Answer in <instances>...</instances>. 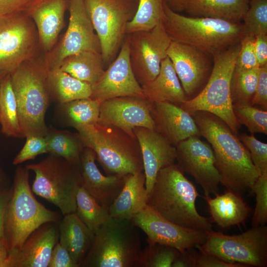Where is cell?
<instances>
[{"mask_svg": "<svg viewBox=\"0 0 267 267\" xmlns=\"http://www.w3.org/2000/svg\"><path fill=\"white\" fill-rule=\"evenodd\" d=\"M171 267H194L193 262L188 251L180 252L178 257L173 263Z\"/></svg>", "mask_w": 267, "mask_h": 267, "instance_id": "cell-51", "label": "cell"}, {"mask_svg": "<svg viewBox=\"0 0 267 267\" xmlns=\"http://www.w3.org/2000/svg\"><path fill=\"white\" fill-rule=\"evenodd\" d=\"M128 37L132 67L141 86L158 74L172 40L162 22L149 30L134 32Z\"/></svg>", "mask_w": 267, "mask_h": 267, "instance_id": "cell-14", "label": "cell"}, {"mask_svg": "<svg viewBox=\"0 0 267 267\" xmlns=\"http://www.w3.org/2000/svg\"><path fill=\"white\" fill-rule=\"evenodd\" d=\"M248 7L249 0H181L179 12H185L190 17L240 23Z\"/></svg>", "mask_w": 267, "mask_h": 267, "instance_id": "cell-26", "label": "cell"}, {"mask_svg": "<svg viewBox=\"0 0 267 267\" xmlns=\"http://www.w3.org/2000/svg\"><path fill=\"white\" fill-rule=\"evenodd\" d=\"M25 143L13 161L15 165L34 159L39 155L47 153V143L44 136L36 135L26 136Z\"/></svg>", "mask_w": 267, "mask_h": 267, "instance_id": "cell-43", "label": "cell"}, {"mask_svg": "<svg viewBox=\"0 0 267 267\" xmlns=\"http://www.w3.org/2000/svg\"><path fill=\"white\" fill-rule=\"evenodd\" d=\"M147 235L148 244H160L177 249L181 253L202 245L205 231L185 227L165 219L146 205L131 220Z\"/></svg>", "mask_w": 267, "mask_h": 267, "instance_id": "cell-15", "label": "cell"}, {"mask_svg": "<svg viewBox=\"0 0 267 267\" xmlns=\"http://www.w3.org/2000/svg\"><path fill=\"white\" fill-rule=\"evenodd\" d=\"M239 138L249 151L251 159L261 173L267 171V144L257 139L251 134L243 133Z\"/></svg>", "mask_w": 267, "mask_h": 267, "instance_id": "cell-42", "label": "cell"}, {"mask_svg": "<svg viewBox=\"0 0 267 267\" xmlns=\"http://www.w3.org/2000/svg\"><path fill=\"white\" fill-rule=\"evenodd\" d=\"M147 193L144 172L127 176L119 195L109 208L112 218L131 220L146 205Z\"/></svg>", "mask_w": 267, "mask_h": 267, "instance_id": "cell-27", "label": "cell"}, {"mask_svg": "<svg viewBox=\"0 0 267 267\" xmlns=\"http://www.w3.org/2000/svg\"><path fill=\"white\" fill-rule=\"evenodd\" d=\"M151 114L155 130L175 146L189 137L201 136L192 115L179 106L167 102H151Z\"/></svg>", "mask_w": 267, "mask_h": 267, "instance_id": "cell-23", "label": "cell"}, {"mask_svg": "<svg viewBox=\"0 0 267 267\" xmlns=\"http://www.w3.org/2000/svg\"><path fill=\"white\" fill-rule=\"evenodd\" d=\"M88 15L98 38L104 64L116 57L126 35L127 24L134 16L136 0H84Z\"/></svg>", "mask_w": 267, "mask_h": 267, "instance_id": "cell-10", "label": "cell"}, {"mask_svg": "<svg viewBox=\"0 0 267 267\" xmlns=\"http://www.w3.org/2000/svg\"><path fill=\"white\" fill-rule=\"evenodd\" d=\"M26 168L35 174L33 192L58 207L63 216L76 212V195L81 186L79 164L49 154Z\"/></svg>", "mask_w": 267, "mask_h": 267, "instance_id": "cell-9", "label": "cell"}, {"mask_svg": "<svg viewBox=\"0 0 267 267\" xmlns=\"http://www.w3.org/2000/svg\"><path fill=\"white\" fill-rule=\"evenodd\" d=\"M205 242L196 247L201 253L231 263L267 267V226L252 227L243 233L228 235L213 229L206 231Z\"/></svg>", "mask_w": 267, "mask_h": 267, "instance_id": "cell-11", "label": "cell"}, {"mask_svg": "<svg viewBox=\"0 0 267 267\" xmlns=\"http://www.w3.org/2000/svg\"><path fill=\"white\" fill-rule=\"evenodd\" d=\"M40 48L36 27L26 13L0 16V71L10 74L39 56Z\"/></svg>", "mask_w": 267, "mask_h": 267, "instance_id": "cell-12", "label": "cell"}, {"mask_svg": "<svg viewBox=\"0 0 267 267\" xmlns=\"http://www.w3.org/2000/svg\"><path fill=\"white\" fill-rule=\"evenodd\" d=\"M29 177V170L26 167H17L5 214L4 232L9 252L20 248L43 224L59 220L56 212L48 209L36 199Z\"/></svg>", "mask_w": 267, "mask_h": 267, "instance_id": "cell-5", "label": "cell"}, {"mask_svg": "<svg viewBox=\"0 0 267 267\" xmlns=\"http://www.w3.org/2000/svg\"><path fill=\"white\" fill-rule=\"evenodd\" d=\"M9 198L7 193L5 192L0 193V243L7 246L4 232V220L6 207Z\"/></svg>", "mask_w": 267, "mask_h": 267, "instance_id": "cell-50", "label": "cell"}, {"mask_svg": "<svg viewBox=\"0 0 267 267\" xmlns=\"http://www.w3.org/2000/svg\"><path fill=\"white\" fill-rule=\"evenodd\" d=\"M123 96L144 98L141 86L132 67L128 36L124 39L115 58L105 70L99 81L92 86L90 98L101 103L110 98Z\"/></svg>", "mask_w": 267, "mask_h": 267, "instance_id": "cell-18", "label": "cell"}, {"mask_svg": "<svg viewBox=\"0 0 267 267\" xmlns=\"http://www.w3.org/2000/svg\"><path fill=\"white\" fill-rule=\"evenodd\" d=\"M55 222L35 230L18 249L9 252L5 267H48L51 252L59 239Z\"/></svg>", "mask_w": 267, "mask_h": 267, "instance_id": "cell-22", "label": "cell"}, {"mask_svg": "<svg viewBox=\"0 0 267 267\" xmlns=\"http://www.w3.org/2000/svg\"><path fill=\"white\" fill-rule=\"evenodd\" d=\"M254 48L259 67L267 65V34L255 37Z\"/></svg>", "mask_w": 267, "mask_h": 267, "instance_id": "cell-49", "label": "cell"}, {"mask_svg": "<svg viewBox=\"0 0 267 267\" xmlns=\"http://www.w3.org/2000/svg\"><path fill=\"white\" fill-rule=\"evenodd\" d=\"M9 251L6 245L0 243V267H5Z\"/></svg>", "mask_w": 267, "mask_h": 267, "instance_id": "cell-52", "label": "cell"}, {"mask_svg": "<svg viewBox=\"0 0 267 267\" xmlns=\"http://www.w3.org/2000/svg\"><path fill=\"white\" fill-rule=\"evenodd\" d=\"M151 104L144 98L133 96L104 100L100 103L98 122L114 126L136 138L134 131L137 127L155 130Z\"/></svg>", "mask_w": 267, "mask_h": 267, "instance_id": "cell-19", "label": "cell"}, {"mask_svg": "<svg viewBox=\"0 0 267 267\" xmlns=\"http://www.w3.org/2000/svg\"><path fill=\"white\" fill-rule=\"evenodd\" d=\"M48 87L50 98L58 104L90 97L92 86L62 71L59 68L49 71Z\"/></svg>", "mask_w": 267, "mask_h": 267, "instance_id": "cell-31", "label": "cell"}, {"mask_svg": "<svg viewBox=\"0 0 267 267\" xmlns=\"http://www.w3.org/2000/svg\"><path fill=\"white\" fill-rule=\"evenodd\" d=\"M239 124L246 126L251 134H267V111L252 105H232Z\"/></svg>", "mask_w": 267, "mask_h": 267, "instance_id": "cell-40", "label": "cell"}, {"mask_svg": "<svg viewBox=\"0 0 267 267\" xmlns=\"http://www.w3.org/2000/svg\"><path fill=\"white\" fill-rule=\"evenodd\" d=\"M203 198L208 205L213 222L222 228L244 223L250 213L242 196L229 190L217 194L214 198L204 196Z\"/></svg>", "mask_w": 267, "mask_h": 267, "instance_id": "cell-29", "label": "cell"}, {"mask_svg": "<svg viewBox=\"0 0 267 267\" xmlns=\"http://www.w3.org/2000/svg\"><path fill=\"white\" fill-rule=\"evenodd\" d=\"M251 190L256 195V205L252 219V226L267 222V171L261 174Z\"/></svg>", "mask_w": 267, "mask_h": 267, "instance_id": "cell-41", "label": "cell"}, {"mask_svg": "<svg viewBox=\"0 0 267 267\" xmlns=\"http://www.w3.org/2000/svg\"><path fill=\"white\" fill-rule=\"evenodd\" d=\"M69 0H33L24 11L36 27L40 45L45 53L54 46L64 26Z\"/></svg>", "mask_w": 267, "mask_h": 267, "instance_id": "cell-24", "label": "cell"}, {"mask_svg": "<svg viewBox=\"0 0 267 267\" xmlns=\"http://www.w3.org/2000/svg\"><path fill=\"white\" fill-rule=\"evenodd\" d=\"M199 196L194 184L177 164L159 171L147 195L146 204L180 226L203 231L212 229L211 218L200 215L195 205Z\"/></svg>", "mask_w": 267, "mask_h": 267, "instance_id": "cell-2", "label": "cell"}, {"mask_svg": "<svg viewBox=\"0 0 267 267\" xmlns=\"http://www.w3.org/2000/svg\"><path fill=\"white\" fill-rule=\"evenodd\" d=\"M177 165L193 177L203 189L205 196L219 193L221 176L215 166L212 147L198 136H191L176 146Z\"/></svg>", "mask_w": 267, "mask_h": 267, "instance_id": "cell-16", "label": "cell"}, {"mask_svg": "<svg viewBox=\"0 0 267 267\" xmlns=\"http://www.w3.org/2000/svg\"><path fill=\"white\" fill-rule=\"evenodd\" d=\"M85 147L95 152L107 175L127 176L143 171L140 148L135 139L114 126L97 122L75 128Z\"/></svg>", "mask_w": 267, "mask_h": 267, "instance_id": "cell-6", "label": "cell"}, {"mask_svg": "<svg viewBox=\"0 0 267 267\" xmlns=\"http://www.w3.org/2000/svg\"><path fill=\"white\" fill-rule=\"evenodd\" d=\"M180 252L177 249L156 243L141 250L136 267H171Z\"/></svg>", "mask_w": 267, "mask_h": 267, "instance_id": "cell-38", "label": "cell"}, {"mask_svg": "<svg viewBox=\"0 0 267 267\" xmlns=\"http://www.w3.org/2000/svg\"><path fill=\"white\" fill-rule=\"evenodd\" d=\"M95 152L85 147L79 167L81 186L102 206L109 209L121 191L127 177L123 175H103L98 169Z\"/></svg>", "mask_w": 267, "mask_h": 267, "instance_id": "cell-21", "label": "cell"}, {"mask_svg": "<svg viewBox=\"0 0 267 267\" xmlns=\"http://www.w3.org/2000/svg\"><path fill=\"white\" fill-rule=\"evenodd\" d=\"M48 267H79L68 251L59 242L55 245L51 253Z\"/></svg>", "mask_w": 267, "mask_h": 267, "instance_id": "cell-47", "label": "cell"}, {"mask_svg": "<svg viewBox=\"0 0 267 267\" xmlns=\"http://www.w3.org/2000/svg\"><path fill=\"white\" fill-rule=\"evenodd\" d=\"M49 71L44 58L39 56L23 62L10 74L23 138L46 134L45 116L50 99Z\"/></svg>", "mask_w": 267, "mask_h": 267, "instance_id": "cell-4", "label": "cell"}, {"mask_svg": "<svg viewBox=\"0 0 267 267\" xmlns=\"http://www.w3.org/2000/svg\"><path fill=\"white\" fill-rule=\"evenodd\" d=\"M240 48V43L213 55V67L206 84L197 95L180 106L190 115L197 111L215 115L237 135L240 125L233 111L230 82Z\"/></svg>", "mask_w": 267, "mask_h": 267, "instance_id": "cell-7", "label": "cell"}, {"mask_svg": "<svg viewBox=\"0 0 267 267\" xmlns=\"http://www.w3.org/2000/svg\"><path fill=\"white\" fill-rule=\"evenodd\" d=\"M165 0H139L135 13L128 22L126 34L148 31L162 22Z\"/></svg>", "mask_w": 267, "mask_h": 267, "instance_id": "cell-36", "label": "cell"}, {"mask_svg": "<svg viewBox=\"0 0 267 267\" xmlns=\"http://www.w3.org/2000/svg\"><path fill=\"white\" fill-rule=\"evenodd\" d=\"M136 0L138 2V0Z\"/></svg>", "mask_w": 267, "mask_h": 267, "instance_id": "cell-55", "label": "cell"}, {"mask_svg": "<svg viewBox=\"0 0 267 267\" xmlns=\"http://www.w3.org/2000/svg\"><path fill=\"white\" fill-rule=\"evenodd\" d=\"M162 23L172 41L193 46L212 56L240 43L245 36L242 23L185 16L164 2Z\"/></svg>", "mask_w": 267, "mask_h": 267, "instance_id": "cell-3", "label": "cell"}, {"mask_svg": "<svg viewBox=\"0 0 267 267\" xmlns=\"http://www.w3.org/2000/svg\"><path fill=\"white\" fill-rule=\"evenodd\" d=\"M254 42V37L244 36L242 39L235 67L245 70L260 67L255 52Z\"/></svg>", "mask_w": 267, "mask_h": 267, "instance_id": "cell-44", "label": "cell"}, {"mask_svg": "<svg viewBox=\"0 0 267 267\" xmlns=\"http://www.w3.org/2000/svg\"><path fill=\"white\" fill-rule=\"evenodd\" d=\"M47 153L64 158L79 164L82 152L85 147L78 133L48 127L44 135Z\"/></svg>", "mask_w": 267, "mask_h": 267, "instance_id": "cell-32", "label": "cell"}, {"mask_svg": "<svg viewBox=\"0 0 267 267\" xmlns=\"http://www.w3.org/2000/svg\"><path fill=\"white\" fill-rule=\"evenodd\" d=\"M144 99L152 103L167 102L180 106L187 98L173 64L167 56L152 81L141 85Z\"/></svg>", "mask_w": 267, "mask_h": 267, "instance_id": "cell-25", "label": "cell"}, {"mask_svg": "<svg viewBox=\"0 0 267 267\" xmlns=\"http://www.w3.org/2000/svg\"><path fill=\"white\" fill-rule=\"evenodd\" d=\"M191 115L200 135L211 145L221 183L226 190L240 196L251 190L261 173L237 135L222 120L212 113L197 111Z\"/></svg>", "mask_w": 267, "mask_h": 267, "instance_id": "cell-1", "label": "cell"}, {"mask_svg": "<svg viewBox=\"0 0 267 267\" xmlns=\"http://www.w3.org/2000/svg\"><path fill=\"white\" fill-rule=\"evenodd\" d=\"M100 52L87 50L65 58L59 68L91 86L100 79L105 71Z\"/></svg>", "mask_w": 267, "mask_h": 267, "instance_id": "cell-30", "label": "cell"}, {"mask_svg": "<svg viewBox=\"0 0 267 267\" xmlns=\"http://www.w3.org/2000/svg\"><path fill=\"white\" fill-rule=\"evenodd\" d=\"M33 0H0V16L24 12Z\"/></svg>", "mask_w": 267, "mask_h": 267, "instance_id": "cell-48", "label": "cell"}, {"mask_svg": "<svg viewBox=\"0 0 267 267\" xmlns=\"http://www.w3.org/2000/svg\"><path fill=\"white\" fill-rule=\"evenodd\" d=\"M6 74H8L3 71H0V84H1V82L2 81V79Z\"/></svg>", "mask_w": 267, "mask_h": 267, "instance_id": "cell-54", "label": "cell"}, {"mask_svg": "<svg viewBox=\"0 0 267 267\" xmlns=\"http://www.w3.org/2000/svg\"><path fill=\"white\" fill-rule=\"evenodd\" d=\"M131 220L111 218L95 234L82 267H136L142 250L139 232Z\"/></svg>", "mask_w": 267, "mask_h": 267, "instance_id": "cell-8", "label": "cell"}, {"mask_svg": "<svg viewBox=\"0 0 267 267\" xmlns=\"http://www.w3.org/2000/svg\"><path fill=\"white\" fill-rule=\"evenodd\" d=\"M259 67L242 70L234 67L230 82L232 105H251L257 85Z\"/></svg>", "mask_w": 267, "mask_h": 267, "instance_id": "cell-37", "label": "cell"}, {"mask_svg": "<svg viewBox=\"0 0 267 267\" xmlns=\"http://www.w3.org/2000/svg\"><path fill=\"white\" fill-rule=\"evenodd\" d=\"M242 22L245 36L267 34V0H249Z\"/></svg>", "mask_w": 267, "mask_h": 267, "instance_id": "cell-39", "label": "cell"}, {"mask_svg": "<svg viewBox=\"0 0 267 267\" xmlns=\"http://www.w3.org/2000/svg\"><path fill=\"white\" fill-rule=\"evenodd\" d=\"M69 20L67 31L55 48L46 53L45 64L49 70L59 68L67 57L82 51L101 53L98 38L87 12L84 0H69Z\"/></svg>", "mask_w": 267, "mask_h": 267, "instance_id": "cell-13", "label": "cell"}, {"mask_svg": "<svg viewBox=\"0 0 267 267\" xmlns=\"http://www.w3.org/2000/svg\"><path fill=\"white\" fill-rule=\"evenodd\" d=\"M168 6L173 11L178 12L180 11V7L181 0H165Z\"/></svg>", "mask_w": 267, "mask_h": 267, "instance_id": "cell-53", "label": "cell"}, {"mask_svg": "<svg viewBox=\"0 0 267 267\" xmlns=\"http://www.w3.org/2000/svg\"><path fill=\"white\" fill-rule=\"evenodd\" d=\"M251 105L267 109V65L259 67L258 81Z\"/></svg>", "mask_w": 267, "mask_h": 267, "instance_id": "cell-46", "label": "cell"}, {"mask_svg": "<svg viewBox=\"0 0 267 267\" xmlns=\"http://www.w3.org/2000/svg\"><path fill=\"white\" fill-rule=\"evenodd\" d=\"M134 132L142 155L148 195L159 171L175 164L176 147L155 130L137 127Z\"/></svg>", "mask_w": 267, "mask_h": 267, "instance_id": "cell-20", "label": "cell"}, {"mask_svg": "<svg viewBox=\"0 0 267 267\" xmlns=\"http://www.w3.org/2000/svg\"><path fill=\"white\" fill-rule=\"evenodd\" d=\"M76 205L77 215L94 234L112 218L109 209L100 205L81 186L77 193Z\"/></svg>", "mask_w": 267, "mask_h": 267, "instance_id": "cell-35", "label": "cell"}, {"mask_svg": "<svg viewBox=\"0 0 267 267\" xmlns=\"http://www.w3.org/2000/svg\"><path fill=\"white\" fill-rule=\"evenodd\" d=\"M188 251L194 267H248L241 264L228 263L210 255Z\"/></svg>", "mask_w": 267, "mask_h": 267, "instance_id": "cell-45", "label": "cell"}, {"mask_svg": "<svg viewBox=\"0 0 267 267\" xmlns=\"http://www.w3.org/2000/svg\"><path fill=\"white\" fill-rule=\"evenodd\" d=\"M58 231L59 243L80 267L92 246L95 234L80 220L75 212L64 216Z\"/></svg>", "mask_w": 267, "mask_h": 267, "instance_id": "cell-28", "label": "cell"}, {"mask_svg": "<svg viewBox=\"0 0 267 267\" xmlns=\"http://www.w3.org/2000/svg\"><path fill=\"white\" fill-rule=\"evenodd\" d=\"M0 125L2 133L7 136L23 138L17 101L9 74L3 77L0 87Z\"/></svg>", "mask_w": 267, "mask_h": 267, "instance_id": "cell-33", "label": "cell"}, {"mask_svg": "<svg viewBox=\"0 0 267 267\" xmlns=\"http://www.w3.org/2000/svg\"><path fill=\"white\" fill-rule=\"evenodd\" d=\"M182 89L191 99L203 89L211 74L212 56L190 45L172 41L167 50Z\"/></svg>", "mask_w": 267, "mask_h": 267, "instance_id": "cell-17", "label": "cell"}, {"mask_svg": "<svg viewBox=\"0 0 267 267\" xmlns=\"http://www.w3.org/2000/svg\"><path fill=\"white\" fill-rule=\"evenodd\" d=\"M100 102L90 97L59 104V112L65 122L74 128L93 125L99 120Z\"/></svg>", "mask_w": 267, "mask_h": 267, "instance_id": "cell-34", "label": "cell"}]
</instances>
